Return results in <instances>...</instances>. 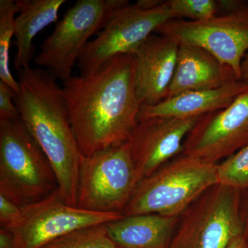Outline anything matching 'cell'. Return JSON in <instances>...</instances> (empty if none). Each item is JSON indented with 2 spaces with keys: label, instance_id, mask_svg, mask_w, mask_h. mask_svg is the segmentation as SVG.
Masks as SVG:
<instances>
[{
  "label": "cell",
  "instance_id": "cell-2",
  "mask_svg": "<svg viewBox=\"0 0 248 248\" xmlns=\"http://www.w3.org/2000/svg\"><path fill=\"white\" fill-rule=\"evenodd\" d=\"M57 80L45 68L29 66L19 70V92L15 104L22 123L53 167L59 197L68 205L77 206L80 166L84 156Z\"/></svg>",
  "mask_w": 248,
  "mask_h": 248
},
{
  "label": "cell",
  "instance_id": "cell-20",
  "mask_svg": "<svg viewBox=\"0 0 248 248\" xmlns=\"http://www.w3.org/2000/svg\"><path fill=\"white\" fill-rule=\"evenodd\" d=\"M217 179L238 191L248 188V145L217 164Z\"/></svg>",
  "mask_w": 248,
  "mask_h": 248
},
{
  "label": "cell",
  "instance_id": "cell-11",
  "mask_svg": "<svg viewBox=\"0 0 248 248\" xmlns=\"http://www.w3.org/2000/svg\"><path fill=\"white\" fill-rule=\"evenodd\" d=\"M248 145V89L229 107L201 116L181 154L217 164Z\"/></svg>",
  "mask_w": 248,
  "mask_h": 248
},
{
  "label": "cell",
  "instance_id": "cell-25",
  "mask_svg": "<svg viewBox=\"0 0 248 248\" xmlns=\"http://www.w3.org/2000/svg\"><path fill=\"white\" fill-rule=\"evenodd\" d=\"M248 239L246 234L239 235L231 241L228 248H247Z\"/></svg>",
  "mask_w": 248,
  "mask_h": 248
},
{
  "label": "cell",
  "instance_id": "cell-4",
  "mask_svg": "<svg viewBox=\"0 0 248 248\" xmlns=\"http://www.w3.org/2000/svg\"><path fill=\"white\" fill-rule=\"evenodd\" d=\"M217 164L179 155L140 181L122 214L180 217L205 191L218 184Z\"/></svg>",
  "mask_w": 248,
  "mask_h": 248
},
{
  "label": "cell",
  "instance_id": "cell-24",
  "mask_svg": "<svg viewBox=\"0 0 248 248\" xmlns=\"http://www.w3.org/2000/svg\"><path fill=\"white\" fill-rule=\"evenodd\" d=\"M0 248H16L14 234L6 228L0 229Z\"/></svg>",
  "mask_w": 248,
  "mask_h": 248
},
{
  "label": "cell",
  "instance_id": "cell-15",
  "mask_svg": "<svg viewBox=\"0 0 248 248\" xmlns=\"http://www.w3.org/2000/svg\"><path fill=\"white\" fill-rule=\"evenodd\" d=\"M235 79H239L233 70L207 50L179 45L177 66L168 98L187 91L218 89Z\"/></svg>",
  "mask_w": 248,
  "mask_h": 248
},
{
  "label": "cell",
  "instance_id": "cell-27",
  "mask_svg": "<svg viewBox=\"0 0 248 248\" xmlns=\"http://www.w3.org/2000/svg\"><path fill=\"white\" fill-rule=\"evenodd\" d=\"M247 248H248V246H247Z\"/></svg>",
  "mask_w": 248,
  "mask_h": 248
},
{
  "label": "cell",
  "instance_id": "cell-6",
  "mask_svg": "<svg viewBox=\"0 0 248 248\" xmlns=\"http://www.w3.org/2000/svg\"><path fill=\"white\" fill-rule=\"evenodd\" d=\"M244 234L238 190L218 184L181 215L169 248H228Z\"/></svg>",
  "mask_w": 248,
  "mask_h": 248
},
{
  "label": "cell",
  "instance_id": "cell-5",
  "mask_svg": "<svg viewBox=\"0 0 248 248\" xmlns=\"http://www.w3.org/2000/svg\"><path fill=\"white\" fill-rule=\"evenodd\" d=\"M140 180L128 142L83 157L77 207L103 213H123Z\"/></svg>",
  "mask_w": 248,
  "mask_h": 248
},
{
  "label": "cell",
  "instance_id": "cell-21",
  "mask_svg": "<svg viewBox=\"0 0 248 248\" xmlns=\"http://www.w3.org/2000/svg\"><path fill=\"white\" fill-rule=\"evenodd\" d=\"M176 19L203 21L218 14L215 0H168Z\"/></svg>",
  "mask_w": 248,
  "mask_h": 248
},
{
  "label": "cell",
  "instance_id": "cell-17",
  "mask_svg": "<svg viewBox=\"0 0 248 248\" xmlns=\"http://www.w3.org/2000/svg\"><path fill=\"white\" fill-rule=\"evenodd\" d=\"M19 12L15 20L17 53L14 60L17 71L30 66L35 48L34 38L46 27L58 20V13L66 0H17Z\"/></svg>",
  "mask_w": 248,
  "mask_h": 248
},
{
  "label": "cell",
  "instance_id": "cell-19",
  "mask_svg": "<svg viewBox=\"0 0 248 248\" xmlns=\"http://www.w3.org/2000/svg\"><path fill=\"white\" fill-rule=\"evenodd\" d=\"M42 248H119L105 224L81 228L49 243Z\"/></svg>",
  "mask_w": 248,
  "mask_h": 248
},
{
  "label": "cell",
  "instance_id": "cell-28",
  "mask_svg": "<svg viewBox=\"0 0 248 248\" xmlns=\"http://www.w3.org/2000/svg\"></svg>",
  "mask_w": 248,
  "mask_h": 248
},
{
  "label": "cell",
  "instance_id": "cell-16",
  "mask_svg": "<svg viewBox=\"0 0 248 248\" xmlns=\"http://www.w3.org/2000/svg\"><path fill=\"white\" fill-rule=\"evenodd\" d=\"M180 217L159 214L124 216L106 223L119 248H169Z\"/></svg>",
  "mask_w": 248,
  "mask_h": 248
},
{
  "label": "cell",
  "instance_id": "cell-7",
  "mask_svg": "<svg viewBox=\"0 0 248 248\" xmlns=\"http://www.w3.org/2000/svg\"><path fill=\"white\" fill-rule=\"evenodd\" d=\"M128 3L127 0H78L41 46L34 62L62 82L66 81L89 39L102 30L112 11Z\"/></svg>",
  "mask_w": 248,
  "mask_h": 248
},
{
  "label": "cell",
  "instance_id": "cell-13",
  "mask_svg": "<svg viewBox=\"0 0 248 248\" xmlns=\"http://www.w3.org/2000/svg\"><path fill=\"white\" fill-rule=\"evenodd\" d=\"M179 48L170 37L153 33L135 50V84L141 105H155L169 97Z\"/></svg>",
  "mask_w": 248,
  "mask_h": 248
},
{
  "label": "cell",
  "instance_id": "cell-10",
  "mask_svg": "<svg viewBox=\"0 0 248 248\" xmlns=\"http://www.w3.org/2000/svg\"><path fill=\"white\" fill-rule=\"evenodd\" d=\"M122 217L123 214L96 213L72 206L56 192L23 207L22 221L10 231L14 234L16 248H42L78 230L106 224Z\"/></svg>",
  "mask_w": 248,
  "mask_h": 248
},
{
  "label": "cell",
  "instance_id": "cell-12",
  "mask_svg": "<svg viewBox=\"0 0 248 248\" xmlns=\"http://www.w3.org/2000/svg\"><path fill=\"white\" fill-rule=\"evenodd\" d=\"M200 117L138 121L128 143L140 182L181 155L186 137Z\"/></svg>",
  "mask_w": 248,
  "mask_h": 248
},
{
  "label": "cell",
  "instance_id": "cell-26",
  "mask_svg": "<svg viewBox=\"0 0 248 248\" xmlns=\"http://www.w3.org/2000/svg\"><path fill=\"white\" fill-rule=\"evenodd\" d=\"M241 80L248 83V53L244 57L241 64Z\"/></svg>",
  "mask_w": 248,
  "mask_h": 248
},
{
  "label": "cell",
  "instance_id": "cell-22",
  "mask_svg": "<svg viewBox=\"0 0 248 248\" xmlns=\"http://www.w3.org/2000/svg\"><path fill=\"white\" fill-rule=\"evenodd\" d=\"M23 207L6 196L0 194V224L1 228L12 230L22 221Z\"/></svg>",
  "mask_w": 248,
  "mask_h": 248
},
{
  "label": "cell",
  "instance_id": "cell-8",
  "mask_svg": "<svg viewBox=\"0 0 248 248\" xmlns=\"http://www.w3.org/2000/svg\"><path fill=\"white\" fill-rule=\"evenodd\" d=\"M172 19L176 17L168 0L154 8L144 7L138 1L117 8L85 47L77 64L81 74H92L117 55L134 54L160 26Z\"/></svg>",
  "mask_w": 248,
  "mask_h": 248
},
{
  "label": "cell",
  "instance_id": "cell-23",
  "mask_svg": "<svg viewBox=\"0 0 248 248\" xmlns=\"http://www.w3.org/2000/svg\"><path fill=\"white\" fill-rule=\"evenodd\" d=\"M17 94L9 86L0 81V120L19 117L16 104Z\"/></svg>",
  "mask_w": 248,
  "mask_h": 248
},
{
  "label": "cell",
  "instance_id": "cell-3",
  "mask_svg": "<svg viewBox=\"0 0 248 248\" xmlns=\"http://www.w3.org/2000/svg\"><path fill=\"white\" fill-rule=\"evenodd\" d=\"M58 190L50 161L20 118L0 120V194L24 207Z\"/></svg>",
  "mask_w": 248,
  "mask_h": 248
},
{
  "label": "cell",
  "instance_id": "cell-9",
  "mask_svg": "<svg viewBox=\"0 0 248 248\" xmlns=\"http://www.w3.org/2000/svg\"><path fill=\"white\" fill-rule=\"evenodd\" d=\"M155 33L207 50L241 79V64L248 53V1L203 21L171 19Z\"/></svg>",
  "mask_w": 248,
  "mask_h": 248
},
{
  "label": "cell",
  "instance_id": "cell-1",
  "mask_svg": "<svg viewBox=\"0 0 248 248\" xmlns=\"http://www.w3.org/2000/svg\"><path fill=\"white\" fill-rule=\"evenodd\" d=\"M135 68L134 54L117 55L92 74L72 76L63 81L62 94L85 157L131 138L141 106Z\"/></svg>",
  "mask_w": 248,
  "mask_h": 248
},
{
  "label": "cell",
  "instance_id": "cell-18",
  "mask_svg": "<svg viewBox=\"0 0 248 248\" xmlns=\"http://www.w3.org/2000/svg\"><path fill=\"white\" fill-rule=\"evenodd\" d=\"M19 12L17 1L0 0V81L9 86L16 94L19 92V84L10 68V48L15 36L16 15Z\"/></svg>",
  "mask_w": 248,
  "mask_h": 248
},
{
  "label": "cell",
  "instance_id": "cell-14",
  "mask_svg": "<svg viewBox=\"0 0 248 248\" xmlns=\"http://www.w3.org/2000/svg\"><path fill=\"white\" fill-rule=\"evenodd\" d=\"M248 89V83L235 79L218 89L187 91L153 106L141 105L138 121L151 117L187 119L222 110Z\"/></svg>",
  "mask_w": 248,
  "mask_h": 248
}]
</instances>
